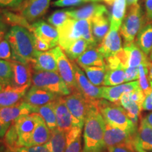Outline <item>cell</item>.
<instances>
[{"instance_id": "49", "label": "cell", "mask_w": 152, "mask_h": 152, "mask_svg": "<svg viewBox=\"0 0 152 152\" xmlns=\"http://www.w3.org/2000/svg\"><path fill=\"white\" fill-rule=\"evenodd\" d=\"M9 127H10V125L5 124V123H4L0 120V139L3 138L4 137L5 134L7 133V130L9 128Z\"/></svg>"}, {"instance_id": "11", "label": "cell", "mask_w": 152, "mask_h": 152, "mask_svg": "<svg viewBox=\"0 0 152 152\" xmlns=\"http://www.w3.org/2000/svg\"><path fill=\"white\" fill-rule=\"evenodd\" d=\"M53 51L56 58L58 74L72 92L77 90L73 66L71 60L65 54L64 51L61 48V47L57 46L54 47L53 48Z\"/></svg>"}, {"instance_id": "22", "label": "cell", "mask_w": 152, "mask_h": 152, "mask_svg": "<svg viewBox=\"0 0 152 152\" xmlns=\"http://www.w3.org/2000/svg\"><path fill=\"white\" fill-rule=\"evenodd\" d=\"M34 71H51L58 73L56 58L53 49L47 52H38L31 63Z\"/></svg>"}, {"instance_id": "51", "label": "cell", "mask_w": 152, "mask_h": 152, "mask_svg": "<svg viewBox=\"0 0 152 152\" xmlns=\"http://www.w3.org/2000/svg\"><path fill=\"white\" fill-rule=\"evenodd\" d=\"M148 69H149V79L152 80V62L149 61L148 64Z\"/></svg>"}, {"instance_id": "7", "label": "cell", "mask_w": 152, "mask_h": 152, "mask_svg": "<svg viewBox=\"0 0 152 152\" xmlns=\"http://www.w3.org/2000/svg\"><path fill=\"white\" fill-rule=\"evenodd\" d=\"M66 106L72 115L73 125L83 128L84 127L91 99L85 97L78 90H73L64 96Z\"/></svg>"}, {"instance_id": "54", "label": "cell", "mask_w": 152, "mask_h": 152, "mask_svg": "<svg viewBox=\"0 0 152 152\" xmlns=\"http://www.w3.org/2000/svg\"><path fill=\"white\" fill-rule=\"evenodd\" d=\"M102 1H104V2L107 4L111 5V4H113L114 0H102Z\"/></svg>"}, {"instance_id": "23", "label": "cell", "mask_w": 152, "mask_h": 152, "mask_svg": "<svg viewBox=\"0 0 152 152\" xmlns=\"http://www.w3.org/2000/svg\"><path fill=\"white\" fill-rule=\"evenodd\" d=\"M68 14L71 18L77 20H91L99 15L107 14L108 11L105 6L92 3L79 9L68 10Z\"/></svg>"}, {"instance_id": "27", "label": "cell", "mask_w": 152, "mask_h": 152, "mask_svg": "<svg viewBox=\"0 0 152 152\" xmlns=\"http://www.w3.org/2000/svg\"><path fill=\"white\" fill-rule=\"evenodd\" d=\"M80 67L84 66H99L103 67L105 65V58L99 52L97 47L88 49L76 60Z\"/></svg>"}, {"instance_id": "6", "label": "cell", "mask_w": 152, "mask_h": 152, "mask_svg": "<svg viewBox=\"0 0 152 152\" xmlns=\"http://www.w3.org/2000/svg\"><path fill=\"white\" fill-rule=\"evenodd\" d=\"M32 84L36 87L61 96H67L72 92L57 72L34 71L32 76Z\"/></svg>"}, {"instance_id": "1", "label": "cell", "mask_w": 152, "mask_h": 152, "mask_svg": "<svg viewBox=\"0 0 152 152\" xmlns=\"http://www.w3.org/2000/svg\"><path fill=\"white\" fill-rule=\"evenodd\" d=\"M106 122L96 105V99H91L84 124V151H102L105 149L104 137Z\"/></svg>"}, {"instance_id": "4", "label": "cell", "mask_w": 152, "mask_h": 152, "mask_svg": "<svg viewBox=\"0 0 152 152\" xmlns=\"http://www.w3.org/2000/svg\"><path fill=\"white\" fill-rule=\"evenodd\" d=\"M96 105L106 124L132 134L137 132V125L133 123L126 111L119 104L111 103L107 100L96 99Z\"/></svg>"}, {"instance_id": "26", "label": "cell", "mask_w": 152, "mask_h": 152, "mask_svg": "<svg viewBox=\"0 0 152 152\" xmlns=\"http://www.w3.org/2000/svg\"><path fill=\"white\" fill-rule=\"evenodd\" d=\"M135 144L136 146L144 151L152 152V128L147 124L144 118L141 120L137 129Z\"/></svg>"}, {"instance_id": "12", "label": "cell", "mask_w": 152, "mask_h": 152, "mask_svg": "<svg viewBox=\"0 0 152 152\" xmlns=\"http://www.w3.org/2000/svg\"><path fill=\"white\" fill-rule=\"evenodd\" d=\"M12 123L18 134V147H30L32 135L35 127L34 113L23 115Z\"/></svg>"}, {"instance_id": "45", "label": "cell", "mask_w": 152, "mask_h": 152, "mask_svg": "<svg viewBox=\"0 0 152 152\" xmlns=\"http://www.w3.org/2000/svg\"><path fill=\"white\" fill-rule=\"evenodd\" d=\"M34 44H35L36 50L38 52H47L52 49L48 44L39 39V37L35 35V34H34Z\"/></svg>"}, {"instance_id": "43", "label": "cell", "mask_w": 152, "mask_h": 152, "mask_svg": "<svg viewBox=\"0 0 152 152\" xmlns=\"http://www.w3.org/2000/svg\"><path fill=\"white\" fill-rule=\"evenodd\" d=\"M85 2H86L85 0H57V1L53 3V4L55 7H72V6H77Z\"/></svg>"}, {"instance_id": "24", "label": "cell", "mask_w": 152, "mask_h": 152, "mask_svg": "<svg viewBox=\"0 0 152 152\" xmlns=\"http://www.w3.org/2000/svg\"><path fill=\"white\" fill-rule=\"evenodd\" d=\"M35 118V127L32 135L30 146L44 145L50 139L52 130L48 128L45 121L39 114L34 113Z\"/></svg>"}, {"instance_id": "59", "label": "cell", "mask_w": 152, "mask_h": 152, "mask_svg": "<svg viewBox=\"0 0 152 152\" xmlns=\"http://www.w3.org/2000/svg\"><path fill=\"white\" fill-rule=\"evenodd\" d=\"M4 88V87L2 86V85H1V84H0V92H1V90H2V89Z\"/></svg>"}, {"instance_id": "35", "label": "cell", "mask_w": 152, "mask_h": 152, "mask_svg": "<svg viewBox=\"0 0 152 152\" xmlns=\"http://www.w3.org/2000/svg\"><path fill=\"white\" fill-rule=\"evenodd\" d=\"M93 48L91 45L83 38L77 39L66 50L64 51L65 54L71 61H75L80 56L84 53L88 49Z\"/></svg>"}, {"instance_id": "46", "label": "cell", "mask_w": 152, "mask_h": 152, "mask_svg": "<svg viewBox=\"0 0 152 152\" xmlns=\"http://www.w3.org/2000/svg\"><path fill=\"white\" fill-rule=\"evenodd\" d=\"M26 0H0V7L16 9Z\"/></svg>"}, {"instance_id": "5", "label": "cell", "mask_w": 152, "mask_h": 152, "mask_svg": "<svg viewBox=\"0 0 152 152\" xmlns=\"http://www.w3.org/2000/svg\"><path fill=\"white\" fill-rule=\"evenodd\" d=\"M147 21L142 7L139 4L128 7L122 25L120 28V34L124 40V46L134 42V39Z\"/></svg>"}, {"instance_id": "33", "label": "cell", "mask_w": 152, "mask_h": 152, "mask_svg": "<svg viewBox=\"0 0 152 152\" xmlns=\"http://www.w3.org/2000/svg\"><path fill=\"white\" fill-rule=\"evenodd\" d=\"M119 104L126 111L128 117L131 119L133 123L137 125L139 115H140V111L142 109L141 106H139L137 104L130 99L128 92L125 93L121 96Z\"/></svg>"}, {"instance_id": "13", "label": "cell", "mask_w": 152, "mask_h": 152, "mask_svg": "<svg viewBox=\"0 0 152 152\" xmlns=\"http://www.w3.org/2000/svg\"><path fill=\"white\" fill-rule=\"evenodd\" d=\"M122 48V42L119 30L111 28L107 35L97 46L99 52L102 54L104 58L114 56Z\"/></svg>"}, {"instance_id": "19", "label": "cell", "mask_w": 152, "mask_h": 152, "mask_svg": "<svg viewBox=\"0 0 152 152\" xmlns=\"http://www.w3.org/2000/svg\"><path fill=\"white\" fill-rule=\"evenodd\" d=\"M136 134H130L126 131L121 129L115 128L111 125L106 124L105 132H104V142L106 148H110L119 145L121 144L130 142L134 140Z\"/></svg>"}, {"instance_id": "37", "label": "cell", "mask_w": 152, "mask_h": 152, "mask_svg": "<svg viewBox=\"0 0 152 152\" xmlns=\"http://www.w3.org/2000/svg\"><path fill=\"white\" fill-rule=\"evenodd\" d=\"M139 68V78L138 83L140 89L145 94V96L151 92V88L150 86L149 79V69L148 64H142L138 67Z\"/></svg>"}, {"instance_id": "29", "label": "cell", "mask_w": 152, "mask_h": 152, "mask_svg": "<svg viewBox=\"0 0 152 152\" xmlns=\"http://www.w3.org/2000/svg\"><path fill=\"white\" fill-rule=\"evenodd\" d=\"M83 128L73 126L66 132V147L65 152H83L82 146Z\"/></svg>"}, {"instance_id": "58", "label": "cell", "mask_w": 152, "mask_h": 152, "mask_svg": "<svg viewBox=\"0 0 152 152\" xmlns=\"http://www.w3.org/2000/svg\"><path fill=\"white\" fill-rule=\"evenodd\" d=\"M83 152H102V151H84V150H83Z\"/></svg>"}, {"instance_id": "21", "label": "cell", "mask_w": 152, "mask_h": 152, "mask_svg": "<svg viewBox=\"0 0 152 152\" xmlns=\"http://www.w3.org/2000/svg\"><path fill=\"white\" fill-rule=\"evenodd\" d=\"M58 96H61L32 85L27 91L23 100L31 106H40L54 102Z\"/></svg>"}, {"instance_id": "15", "label": "cell", "mask_w": 152, "mask_h": 152, "mask_svg": "<svg viewBox=\"0 0 152 152\" xmlns=\"http://www.w3.org/2000/svg\"><path fill=\"white\" fill-rule=\"evenodd\" d=\"M32 33L48 44L52 49L58 46L57 29L44 20H38L32 24Z\"/></svg>"}, {"instance_id": "57", "label": "cell", "mask_w": 152, "mask_h": 152, "mask_svg": "<svg viewBox=\"0 0 152 152\" xmlns=\"http://www.w3.org/2000/svg\"><path fill=\"white\" fill-rule=\"evenodd\" d=\"M149 59H150V61H151L152 62V49H151V52H150V54H149Z\"/></svg>"}, {"instance_id": "18", "label": "cell", "mask_w": 152, "mask_h": 152, "mask_svg": "<svg viewBox=\"0 0 152 152\" xmlns=\"http://www.w3.org/2000/svg\"><path fill=\"white\" fill-rule=\"evenodd\" d=\"M138 88H140L138 80L129 82L116 86L102 87V99L111 103L119 104L120 99L125 93L132 92Z\"/></svg>"}, {"instance_id": "48", "label": "cell", "mask_w": 152, "mask_h": 152, "mask_svg": "<svg viewBox=\"0 0 152 152\" xmlns=\"http://www.w3.org/2000/svg\"><path fill=\"white\" fill-rule=\"evenodd\" d=\"M7 33V24L3 20L0 19V42L5 38Z\"/></svg>"}, {"instance_id": "20", "label": "cell", "mask_w": 152, "mask_h": 152, "mask_svg": "<svg viewBox=\"0 0 152 152\" xmlns=\"http://www.w3.org/2000/svg\"><path fill=\"white\" fill-rule=\"evenodd\" d=\"M54 109L56 117L57 128L68 132L73 128V118L66 106L64 96H58L54 100Z\"/></svg>"}, {"instance_id": "60", "label": "cell", "mask_w": 152, "mask_h": 152, "mask_svg": "<svg viewBox=\"0 0 152 152\" xmlns=\"http://www.w3.org/2000/svg\"><path fill=\"white\" fill-rule=\"evenodd\" d=\"M1 143H3V141L1 140V139H0V144H1Z\"/></svg>"}, {"instance_id": "28", "label": "cell", "mask_w": 152, "mask_h": 152, "mask_svg": "<svg viewBox=\"0 0 152 152\" xmlns=\"http://www.w3.org/2000/svg\"><path fill=\"white\" fill-rule=\"evenodd\" d=\"M54 102H49L45 105L40 106H32L33 113L39 114L45 121L48 128L52 131L57 128L56 117V113H55Z\"/></svg>"}, {"instance_id": "47", "label": "cell", "mask_w": 152, "mask_h": 152, "mask_svg": "<svg viewBox=\"0 0 152 152\" xmlns=\"http://www.w3.org/2000/svg\"><path fill=\"white\" fill-rule=\"evenodd\" d=\"M146 18L148 23L152 22V0H145Z\"/></svg>"}, {"instance_id": "2", "label": "cell", "mask_w": 152, "mask_h": 152, "mask_svg": "<svg viewBox=\"0 0 152 152\" xmlns=\"http://www.w3.org/2000/svg\"><path fill=\"white\" fill-rule=\"evenodd\" d=\"M5 39L11 46L12 60L31 64L37 52L34 44L33 33L22 26H13L7 32Z\"/></svg>"}, {"instance_id": "56", "label": "cell", "mask_w": 152, "mask_h": 152, "mask_svg": "<svg viewBox=\"0 0 152 152\" xmlns=\"http://www.w3.org/2000/svg\"><path fill=\"white\" fill-rule=\"evenodd\" d=\"M136 148H137V151H138V152H148V151H144V150L142 149L141 148L138 147L137 146H136Z\"/></svg>"}, {"instance_id": "17", "label": "cell", "mask_w": 152, "mask_h": 152, "mask_svg": "<svg viewBox=\"0 0 152 152\" xmlns=\"http://www.w3.org/2000/svg\"><path fill=\"white\" fill-rule=\"evenodd\" d=\"M9 62L11 64L13 72L11 85L20 87L32 83L33 69L31 64H23L14 60L9 61Z\"/></svg>"}, {"instance_id": "14", "label": "cell", "mask_w": 152, "mask_h": 152, "mask_svg": "<svg viewBox=\"0 0 152 152\" xmlns=\"http://www.w3.org/2000/svg\"><path fill=\"white\" fill-rule=\"evenodd\" d=\"M33 113L32 106L21 100L14 105L0 108V120L11 125L18 118Z\"/></svg>"}, {"instance_id": "8", "label": "cell", "mask_w": 152, "mask_h": 152, "mask_svg": "<svg viewBox=\"0 0 152 152\" xmlns=\"http://www.w3.org/2000/svg\"><path fill=\"white\" fill-rule=\"evenodd\" d=\"M115 55L124 68H138L141 64H148L150 61L149 57L140 49L135 41L124 46Z\"/></svg>"}, {"instance_id": "52", "label": "cell", "mask_w": 152, "mask_h": 152, "mask_svg": "<svg viewBox=\"0 0 152 152\" xmlns=\"http://www.w3.org/2000/svg\"><path fill=\"white\" fill-rule=\"evenodd\" d=\"M138 1L139 0H126V3H127V5H128V7H130L131 5L137 3Z\"/></svg>"}, {"instance_id": "3", "label": "cell", "mask_w": 152, "mask_h": 152, "mask_svg": "<svg viewBox=\"0 0 152 152\" xmlns=\"http://www.w3.org/2000/svg\"><path fill=\"white\" fill-rule=\"evenodd\" d=\"M58 33V46L65 51L77 39L83 38L94 48L98 44L93 37L90 20H77L70 18L61 27Z\"/></svg>"}, {"instance_id": "32", "label": "cell", "mask_w": 152, "mask_h": 152, "mask_svg": "<svg viewBox=\"0 0 152 152\" xmlns=\"http://www.w3.org/2000/svg\"><path fill=\"white\" fill-rule=\"evenodd\" d=\"M45 145L50 152H65L66 133L58 128L52 130L50 139Z\"/></svg>"}, {"instance_id": "10", "label": "cell", "mask_w": 152, "mask_h": 152, "mask_svg": "<svg viewBox=\"0 0 152 152\" xmlns=\"http://www.w3.org/2000/svg\"><path fill=\"white\" fill-rule=\"evenodd\" d=\"M72 64L73 66L77 90L88 99H102V87H97L93 85L75 61H72Z\"/></svg>"}, {"instance_id": "50", "label": "cell", "mask_w": 152, "mask_h": 152, "mask_svg": "<svg viewBox=\"0 0 152 152\" xmlns=\"http://www.w3.org/2000/svg\"><path fill=\"white\" fill-rule=\"evenodd\" d=\"M144 118L145 119L146 122L147 123V124L152 128V112L148 113L147 115Z\"/></svg>"}, {"instance_id": "44", "label": "cell", "mask_w": 152, "mask_h": 152, "mask_svg": "<svg viewBox=\"0 0 152 152\" xmlns=\"http://www.w3.org/2000/svg\"><path fill=\"white\" fill-rule=\"evenodd\" d=\"M125 73L126 83L135 81L139 78L138 68H125Z\"/></svg>"}, {"instance_id": "55", "label": "cell", "mask_w": 152, "mask_h": 152, "mask_svg": "<svg viewBox=\"0 0 152 152\" xmlns=\"http://www.w3.org/2000/svg\"><path fill=\"white\" fill-rule=\"evenodd\" d=\"M85 1H86V2H93V3H95V2H98V1H102V0H85Z\"/></svg>"}, {"instance_id": "36", "label": "cell", "mask_w": 152, "mask_h": 152, "mask_svg": "<svg viewBox=\"0 0 152 152\" xmlns=\"http://www.w3.org/2000/svg\"><path fill=\"white\" fill-rule=\"evenodd\" d=\"M126 83L125 80V68H118L115 69L106 70V73L104 79V86H116Z\"/></svg>"}, {"instance_id": "40", "label": "cell", "mask_w": 152, "mask_h": 152, "mask_svg": "<svg viewBox=\"0 0 152 152\" xmlns=\"http://www.w3.org/2000/svg\"><path fill=\"white\" fill-rule=\"evenodd\" d=\"M108 152H138L136 148L135 139L107 149Z\"/></svg>"}, {"instance_id": "42", "label": "cell", "mask_w": 152, "mask_h": 152, "mask_svg": "<svg viewBox=\"0 0 152 152\" xmlns=\"http://www.w3.org/2000/svg\"><path fill=\"white\" fill-rule=\"evenodd\" d=\"M11 152H50L45 144L30 147H19L14 149Z\"/></svg>"}, {"instance_id": "16", "label": "cell", "mask_w": 152, "mask_h": 152, "mask_svg": "<svg viewBox=\"0 0 152 152\" xmlns=\"http://www.w3.org/2000/svg\"><path fill=\"white\" fill-rule=\"evenodd\" d=\"M32 83L23 87H15L9 85L0 92V108L14 105L20 102L26 95Z\"/></svg>"}, {"instance_id": "31", "label": "cell", "mask_w": 152, "mask_h": 152, "mask_svg": "<svg viewBox=\"0 0 152 152\" xmlns=\"http://www.w3.org/2000/svg\"><path fill=\"white\" fill-rule=\"evenodd\" d=\"M126 0H114L110 17V28L120 30L126 13Z\"/></svg>"}, {"instance_id": "41", "label": "cell", "mask_w": 152, "mask_h": 152, "mask_svg": "<svg viewBox=\"0 0 152 152\" xmlns=\"http://www.w3.org/2000/svg\"><path fill=\"white\" fill-rule=\"evenodd\" d=\"M0 59L8 61L12 60V51L11 46L5 38L0 42Z\"/></svg>"}, {"instance_id": "30", "label": "cell", "mask_w": 152, "mask_h": 152, "mask_svg": "<svg viewBox=\"0 0 152 152\" xmlns=\"http://www.w3.org/2000/svg\"><path fill=\"white\" fill-rule=\"evenodd\" d=\"M136 43L144 54L149 55L152 49V22L142 28L136 37Z\"/></svg>"}, {"instance_id": "25", "label": "cell", "mask_w": 152, "mask_h": 152, "mask_svg": "<svg viewBox=\"0 0 152 152\" xmlns=\"http://www.w3.org/2000/svg\"><path fill=\"white\" fill-rule=\"evenodd\" d=\"M91 28L93 37L99 44L103 40L110 30V18L107 14L99 15L91 19Z\"/></svg>"}, {"instance_id": "34", "label": "cell", "mask_w": 152, "mask_h": 152, "mask_svg": "<svg viewBox=\"0 0 152 152\" xmlns=\"http://www.w3.org/2000/svg\"><path fill=\"white\" fill-rule=\"evenodd\" d=\"M85 71V75L91 83L95 86L100 87L104 85V79L106 73V66L99 67V66H84L80 67Z\"/></svg>"}, {"instance_id": "39", "label": "cell", "mask_w": 152, "mask_h": 152, "mask_svg": "<svg viewBox=\"0 0 152 152\" xmlns=\"http://www.w3.org/2000/svg\"><path fill=\"white\" fill-rule=\"evenodd\" d=\"M71 18L68 14V10H58L55 11L48 18V22L50 25L58 28L64 25L68 19Z\"/></svg>"}, {"instance_id": "38", "label": "cell", "mask_w": 152, "mask_h": 152, "mask_svg": "<svg viewBox=\"0 0 152 152\" xmlns=\"http://www.w3.org/2000/svg\"><path fill=\"white\" fill-rule=\"evenodd\" d=\"M13 72L10 62L0 59V84L4 87L12 85Z\"/></svg>"}, {"instance_id": "9", "label": "cell", "mask_w": 152, "mask_h": 152, "mask_svg": "<svg viewBox=\"0 0 152 152\" xmlns=\"http://www.w3.org/2000/svg\"><path fill=\"white\" fill-rule=\"evenodd\" d=\"M51 1L52 0H26L14 10L27 21L33 22L46 14Z\"/></svg>"}, {"instance_id": "53", "label": "cell", "mask_w": 152, "mask_h": 152, "mask_svg": "<svg viewBox=\"0 0 152 152\" xmlns=\"http://www.w3.org/2000/svg\"><path fill=\"white\" fill-rule=\"evenodd\" d=\"M0 152H11L4 145L0 146Z\"/></svg>"}]
</instances>
